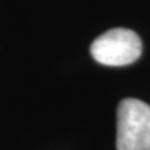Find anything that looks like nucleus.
I'll return each mask as SVG.
<instances>
[{
    "instance_id": "nucleus-1",
    "label": "nucleus",
    "mask_w": 150,
    "mask_h": 150,
    "mask_svg": "<svg viewBox=\"0 0 150 150\" xmlns=\"http://www.w3.org/2000/svg\"><path fill=\"white\" fill-rule=\"evenodd\" d=\"M117 150H150V106L124 99L117 110Z\"/></svg>"
},
{
    "instance_id": "nucleus-2",
    "label": "nucleus",
    "mask_w": 150,
    "mask_h": 150,
    "mask_svg": "<svg viewBox=\"0 0 150 150\" xmlns=\"http://www.w3.org/2000/svg\"><path fill=\"white\" fill-rule=\"evenodd\" d=\"M91 54L97 63L103 65H128L140 57L142 40L132 29L112 28L92 42Z\"/></svg>"
}]
</instances>
